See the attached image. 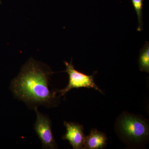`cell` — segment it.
<instances>
[{"instance_id":"6","label":"cell","mask_w":149,"mask_h":149,"mask_svg":"<svg viewBox=\"0 0 149 149\" xmlns=\"http://www.w3.org/2000/svg\"><path fill=\"white\" fill-rule=\"evenodd\" d=\"M107 141L104 133L94 129L87 137H85L83 149H102L106 145Z\"/></svg>"},{"instance_id":"2","label":"cell","mask_w":149,"mask_h":149,"mask_svg":"<svg viewBox=\"0 0 149 149\" xmlns=\"http://www.w3.org/2000/svg\"><path fill=\"white\" fill-rule=\"evenodd\" d=\"M118 128L123 137L133 142H141L149 134L147 123L143 118L133 115H122L118 121Z\"/></svg>"},{"instance_id":"3","label":"cell","mask_w":149,"mask_h":149,"mask_svg":"<svg viewBox=\"0 0 149 149\" xmlns=\"http://www.w3.org/2000/svg\"><path fill=\"white\" fill-rule=\"evenodd\" d=\"M64 63L66 66V69L64 72H67L69 75V83L64 89L57 91V92L60 93V96L65 95L73 88H93L102 93L101 90L99 89L94 81V76L95 73L93 75H88L79 72L74 68L72 61L70 63L65 61Z\"/></svg>"},{"instance_id":"5","label":"cell","mask_w":149,"mask_h":149,"mask_svg":"<svg viewBox=\"0 0 149 149\" xmlns=\"http://www.w3.org/2000/svg\"><path fill=\"white\" fill-rule=\"evenodd\" d=\"M64 124L66 130L63 139L68 141L73 149H83L85 137L83 126L75 123L66 121Z\"/></svg>"},{"instance_id":"4","label":"cell","mask_w":149,"mask_h":149,"mask_svg":"<svg viewBox=\"0 0 149 149\" xmlns=\"http://www.w3.org/2000/svg\"><path fill=\"white\" fill-rule=\"evenodd\" d=\"M37 113V120L34 125V129L40 139L43 148L55 149L57 144L52 129L49 118L40 112L37 107L34 108Z\"/></svg>"},{"instance_id":"8","label":"cell","mask_w":149,"mask_h":149,"mask_svg":"<svg viewBox=\"0 0 149 149\" xmlns=\"http://www.w3.org/2000/svg\"><path fill=\"white\" fill-rule=\"evenodd\" d=\"M132 4L138 17V26L137 30L142 31L143 30V0H131Z\"/></svg>"},{"instance_id":"9","label":"cell","mask_w":149,"mask_h":149,"mask_svg":"<svg viewBox=\"0 0 149 149\" xmlns=\"http://www.w3.org/2000/svg\"><path fill=\"white\" fill-rule=\"evenodd\" d=\"M0 3H1V0H0Z\"/></svg>"},{"instance_id":"7","label":"cell","mask_w":149,"mask_h":149,"mask_svg":"<svg viewBox=\"0 0 149 149\" xmlns=\"http://www.w3.org/2000/svg\"><path fill=\"white\" fill-rule=\"evenodd\" d=\"M139 68L141 71L149 72V43L146 44L141 49L139 54Z\"/></svg>"},{"instance_id":"1","label":"cell","mask_w":149,"mask_h":149,"mask_svg":"<svg viewBox=\"0 0 149 149\" xmlns=\"http://www.w3.org/2000/svg\"><path fill=\"white\" fill-rule=\"evenodd\" d=\"M53 73L47 65L30 59L12 81L11 90L17 98L27 104L35 105V107L40 105H54L56 92L49 88V80Z\"/></svg>"}]
</instances>
